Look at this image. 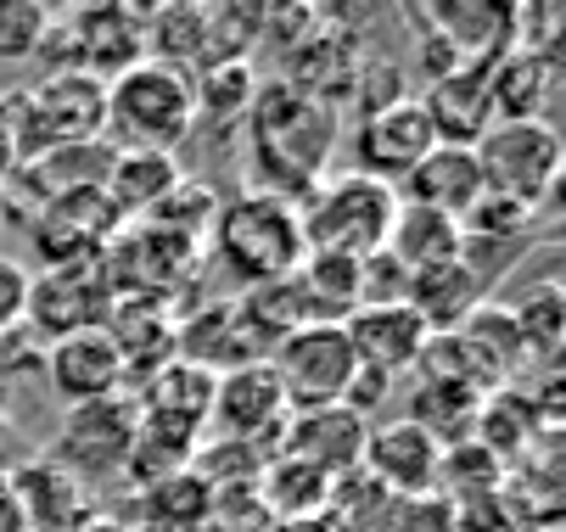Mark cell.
Listing matches in <instances>:
<instances>
[{
	"label": "cell",
	"instance_id": "1",
	"mask_svg": "<svg viewBox=\"0 0 566 532\" xmlns=\"http://www.w3.org/2000/svg\"><path fill=\"white\" fill-rule=\"evenodd\" d=\"M241 129H248L253 191H270L292 208L332 174L337 146H343V113L319 96L292 91L286 79L259 85L253 113Z\"/></svg>",
	"mask_w": 566,
	"mask_h": 532
},
{
	"label": "cell",
	"instance_id": "7",
	"mask_svg": "<svg viewBox=\"0 0 566 532\" xmlns=\"http://www.w3.org/2000/svg\"><path fill=\"white\" fill-rule=\"evenodd\" d=\"M264 364L275 370L292 415L343 404L348 387H354V375H359V353H354L343 326H297V331H286L270 348Z\"/></svg>",
	"mask_w": 566,
	"mask_h": 532
},
{
	"label": "cell",
	"instance_id": "2",
	"mask_svg": "<svg viewBox=\"0 0 566 532\" xmlns=\"http://www.w3.org/2000/svg\"><path fill=\"white\" fill-rule=\"evenodd\" d=\"M208 247H213L219 269H224L241 291L292 280L297 264L308 258L297 208L281 202V196H270V191H235L230 202H219L213 231H208Z\"/></svg>",
	"mask_w": 566,
	"mask_h": 532
},
{
	"label": "cell",
	"instance_id": "29",
	"mask_svg": "<svg viewBox=\"0 0 566 532\" xmlns=\"http://www.w3.org/2000/svg\"><path fill=\"white\" fill-rule=\"evenodd\" d=\"M253 96H259V73L253 62H213L191 79V102H197V124L208 129H241L253 113Z\"/></svg>",
	"mask_w": 566,
	"mask_h": 532
},
{
	"label": "cell",
	"instance_id": "19",
	"mask_svg": "<svg viewBox=\"0 0 566 532\" xmlns=\"http://www.w3.org/2000/svg\"><path fill=\"white\" fill-rule=\"evenodd\" d=\"M438 146H476L494 124V107H489V73L482 67H449L438 79H427V91L416 96Z\"/></svg>",
	"mask_w": 566,
	"mask_h": 532
},
{
	"label": "cell",
	"instance_id": "18",
	"mask_svg": "<svg viewBox=\"0 0 566 532\" xmlns=\"http://www.w3.org/2000/svg\"><path fill=\"white\" fill-rule=\"evenodd\" d=\"M343 331H348V342H354V353H359V364L365 370H376V375H403V370H416L421 364V353H427V326L403 309V302H381V309H354L348 320H343Z\"/></svg>",
	"mask_w": 566,
	"mask_h": 532
},
{
	"label": "cell",
	"instance_id": "8",
	"mask_svg": "<svg viewBox=\"0 0 566 532\" xmlns=\"http://www.w3.org/2000/svg\"><path fill=\"white\" fill-rule=\"evenodd\" d=\"M135 398L118 393V398H102V404H78L67 409L62 432L51 437L45 460L56 471H67L78 488H96V482H118L129 471V448H135Z\"/></svg>",
	"mask_w": 566,
	"mask_h": 532
},
{
	"label": "cell",
	"instance_id": "4",
	"mask_svg": "<svg viewBox=\"0 0 566 532\" xmlns=\"http://www.w3.org/2000/svg\"><path fill=\"white\" fill-rule=\"evenodd\" d=\"M303 242L308 253H337V258H370L387 247V231L398 219V191L365 174H326L303 202Z\"/></svg>",
	"mask_w": 566,
	"mask_h": 532
},
{
	"label": "cell",
	"instance_id": "23",
	"mask_svg": "<svg viewBox=\"0 0 566 532\" xmlns=\"http://www.w3.org/2000/svg\"><path fill=\"white\" fill-rule=\"evenodd\" d=\"M454 348L465 359V375H471L476 393L505 387L511 375L527 364V348H522V337L511 326V309H500V302H482V309L454 331Z\"/></svg>",
	"mask_w": 566,
	"mask_h": 532
},
{
	"label": "cell",
	"instance_id": "34",
	"mask_svg": "<svg viewBox=\"0 0 566 532\" xmlns=\"http://www.w3.org/2000/svg\"><path fill=\"white\" fill-rule=\"evenodd\" d=\"M0 532H29L23 504H18V493H12V482H7V477H0Z\"/></svg>",
	"mask_w": 566,
	"mask_h": 532
},
{
	"label": "cell",
	"instance_id": "26",
	"mask_svg": "<svg viewBox=\"0 0 566 532\" xmlns=\"http://www.w3.org/2000/svg\"><path fill=\"white\" fill-rule=\"evenodd\" d=\"M135 521H140V532H208L213 526V488L197 471L135 488Z\"/></svg>",
	"mask_w": 566,
	"mask_h": 532
},
{
	"label": "cell",
	"instance_id": "9",
	"mask_svg": "<svg viewBox=\"0 0 566 532\" xmlns=\"http://www.w3.org/2000/svg\"><path fill=\"white\" fill-rule=\"evenodd\" d=\"M286 421H292V404H286V393H281L270 364H241V370H224L219 382H213L208 437L248 443L259 454H275L281 437H286Z\"/></svg>",
	"mask_w": 566,
	"mask_h": 532
},
{
	"label": "cell",
	"instance_id": "6",
	"mask_svg": "<svg viewBox=\"0 0 566 532\" xmlns=\"http://www.w3.org/2000/svg\"><path fill=\"white\" fill-rule=\"evenodd\" d=\"M476 169H482V191L516 202L522 213H538L555 196L560 180V135L549 118L533 124H489L476 146Z\"/></svg>",
	"mask_w": 566,
	"mask_h": 532
},
{
	"label": "cell",
	"instance_id": "32",
	"mask_svg": "<svg viewBox=\"0 0 566 532\" xmlns=\"http://www.w3.org/2000/svg\"><path fill=\"white\" fill-rule=\"evenodd\" d=\"M29 280H34V269H23L18 258H0V337L23 326V315H29Z\"/></svg>",
	"mask_w": 566,
	"mask_h": 532
},
{
	"label": "cell",
	"instance_id": "17",
	"mask_svg": "<svg viewBox=\"0 0 566 532\" xmlns=\"http://www.w3.org/2000/svg\"><path fill=\"white\" fill-rule=\"evenodd\" d=\"M398 202L410 208H427V213H443V219H465L476 202H482V169H476V151L471 146H432L427 158L403 174L398 185Z\"/></svg>",
	"mask_w": 566,
	"mask_h": 532
},
{
	"label": "cell",
	"instance_id": "22",
	"mask_svg": "<svg viewBox=\"0 0 566 532\" xmlns=\"http://www.w3.org/2000/svg\"><path fill=\"white\" fill-rule=\"evenodd\" d=\"M7 482H12V493H18V504H23L29 532H85V526L96 521L91 493L78 488L67 471H56L45 454H40V460H29L23 471H12Z\"/></svg>",
	"mask_w": 566,
	"mask_h": 532
},
{
	"label": "cell",
	"instance_id": "10",
	"mask_svg": "<svg viewBox=\"0 0 566 532\" xmlns=\"http://www.w3.org/2000/svg\"><path fill=\"white\" fill-rule=\"evenodd\" d=\"M113 320V286L102 275V264H67V269H45L29 280V315L23 331L51 348L73 331H102Z\"/></svg>",
	"mask_w": 566,
	"mask_h": 532
},
{
	"label": "cell",
	"instance_id": "20",
	"mask_svg": "<svg viewBox=\"0 0 566 532\" xmlns=\"http://www.w3.org/2000/svg\"><path fill=\"white\" fill-rule=\"evenodd\" d=\"M489 73V107H494V124H533V118H549V102H555V85H560V62L555 51H505L500 62L482 67Z\"/></svg>",
	"mask_w": 566,
	"mask_h": 532
},
{
	"label": "cell",
	"instance_id": "5",
	"mask_svg": "<svg viewBox=\"0 0 566 532\" xmlns=\"http://www.w3.org/2000/svg\"><path fill=\"white\" fill-rule=\"evenodd\" d=\"M7 124H12L18 163L45 158V151H56V146L102 140V129H107V85L91 79V73H45L34 91L7 102Z\"/></svg>",
	"mask_w": 566,
	"mask_h": 532
},
{
	"label": "cell",
	"instance_id": "21",
	"mask_svg": "<svg viewBox=\"0 0 566 532\" xmlns=\"http://www.w3.org/2000/svg\"><path fill=\"white\" fill-rule=\"evenodd\" d=\"M482 302H489V286L476 280V269L465 258L454 264H432V269H416L410 286H403V309H410L427 337H454Z\"/></svg>",
	"mask_w": 566,
	"mask_h": 532
},
{
	"label": "cell",
	"instance_id": "27",
	"mask_svg": "<svg viewBox=\"0 0 566 532\" xmlns=\"http://www.w3.org/2000/svg\"><path fill=\"white\" fill-rule=\"evenodd\" d=\"M107 169H113V146L107 140H85V146H56V151H45V158H29L12 174L34 180V191L45 202H56V196H78V191H102Z\"/></svg>",
	"mask_w": 566,
	"mask_h": 532
},
{
	"label": "cell",
	"instance_id": "28",
	"mask_svg": "<svg viewBox=\"0 0 566 532\" xmlns=\"http://www.w3.org/2000/svg\"><path fill=\"white\" fill-rule=\"evenodd\" d=\"M460 247H465V236H460L454 219L398 202V219H392V231H387V253L410 269V275H416V269H432V264H454Z\"/></svg>",
	"mask_w": 566,
	"mask_h": 532
},
{
	"label": "cell",
	"instance_id": "12",
	"mask_svg": "<svg viewBox=\"0 0 566 532\" xmlns=\"http://www.w3.org/2000/svg\"><path fill=\"white\" fill-rule=\"evenodd\" d=\"M56 34L73 45L67 67L73 73H91V79H118L135 62H146V12L129 7H91V12H67L51 18Z\"/></svg>",
	"mask_w": 566,
	"mask_h": 532
},
{
	"label": "cell",
	"instance_id": "13",
	"mask_svg": "<svg viewBox=\"0 0 566 532\" xmlns=\"http://www.w3.org/2000/svg\"><path fill=\"white\" fill-rule=\"evenodd\" d=\"M45 382L56 393V404L78 409V404H102V398H118L129 393V375H124V353L118 342L102 331H73L62 342L45 348Z\"/></svg>",
	"mask_w": 566,
	"mask_h": 532
},
{
	"label": "cell",
	"instance_id": "16",
	"mask_svg": "<svg viewBox=\"0 0 566 532\" xmlns=\"http://www.w3.org/2000/svg\"><path fill=\"white\" fill-rule=\"evenodd\" d=\"M365 437H370V421H359L348 404H332V409H303L286 421V437L275 454H292V460L326 471L332 482L354 477L359 460H365Z\"/></svg>",
	"mask_w": 566,
	"mask_h": 532
},
{
	"label": "cell",
	"instance_id": "15",
	"mask_svg": "<svg viewBox=\"0 0 566 532\" xmlns=\"http://www.w3.org/2000/svg\"><path fill=\"white\" fill-rule=\"evenodd\" d=\"M421 34L443 40L460 67H489L505 51H516V7L494 0H432L427 12H410Z\"/></svg>",
	"mask_w": 566,
	"mask_h": 532
},
{
	"label": "cell",
	"instance_id": "24",
	"mask_svg": "<svg viewBox=\"0 0 566 532\" xmlns=\"http://www.w3.org/2000/svg\"><path fill=\"white\" fill-rule=\"evenodd\" d=\"M180 180H186L180 163L164 158V151H113V169L102 180V196H107L118 224H140Z\"/></svg>",
	"mask_w": 566,
	"mask_h": 532
},
{
	"label": "cell",
	"instance_id": "31",
	"mask_svg": "<svg viewBox=\"0 0 566 532\" xmlns=\"http://www.w3.org/2000/svg\"><path fill=\"white\" fill-rule=\"evenodd\" d=\"M45 29H51V12H40V7H0V62L34 56Z\"/></svg>",
	"mask_w": 566,
	"mask_h": 532
},
{
	"label": "cell",
	"instance_id": "30",
	"mask_svg": "<svg viewBox=\"0 0 566 532\" xmlns=\"http://www.w3.org/2000/svg\"><path fill=\"white\" fill-rule=\"evenodd\" d=\"M511 326H516L527 359H533V353L549 359V353L560 348V286H555V280L533 286V291L516 302V309H511Z\"/></svg>",
	"mask_w": 566,
	"mask_h": 532
},
{
	"label": "cell",
	"instance_id": "35",
	"mask_svg": "<svg viewBox=\"0 0 566 532\" xmlns=\"http://www.w3.org/2000/svg\"><path fill=\"white\" fill-rule=\"evenodd\" d=\"M18 169V146H12V124H7V107H0V174Z\"/></svg>",
	"mask_w": 566,
	"mask_h": 532
},
{
	"label": "cell",
	"instance_id": "11",
	"mask_svg": "<svg viewBox=\"0 0 566 532\" xmlns=\"http://www.w3.org/2000/svg\"><path fill=\"white\" fill-rule=\"evenodd\" d=\"M432 146H438V135H432V124H427V113H421L416 96L376 102V107L354 124V135H348L354 174L381 180V185H392V191L403 185V174H410Z\"/></svg>",
	"mask_w": 566,
	"mask_h": 532
},
{
	"label": "cell",
	"instance_id": "3",
	"mask_svg": "<svg viewBox=\"0 0 566 532\" xmlns=\"http://www.w3.org/2000/svg\"><path fill=\"white\" fill-rule=\"evenodd\" d=\"M197 129V102H191V79L164 62H135L129 73L107 79V129L102 140L113 151H175L191 140Z\"/></svg>",
	"mask_w": 566,
	"mask_h": 532
},
{
	"label": "cell",
	"instance_id": "33",
	"mask_svg": "<svg viewBox=\"0 0 566 532\" xmlns=\"http://www.w3.org/2000/svg\"><path fill=\"white\" fill-rule=\"evenodd\" d=\"M270 532H348L337 510H319V515H303V521H275Z\"/></svg>",
	"mask_w": 566,
	"mask_h": 532
},
{
	"label": "cell",
	"instance_id": "25",
	"mask_svg": "<svg viewBox=\"0 0 566 532\" xmlns=\"http://www.w3.org/2000/svg\"><path fill=\"white\" fill-rule=\"evenodd\" d=\"M253 499L270 515V526L275 521H303V515L332 510V477L303 466V460H292V454H270L259 482H253Z\"/></svg>",
	"mask_w": 566,
	"mask_h": 532
},
{
	"label": "cell",
	"instance_id": "14",
	"mask_svg": "<svg viewBox=\"0 0 566 532\" xmlns=\"http://www.w3.org/2000/svg\"><path fill=\"white\" fill-rule=\"evenodd\" d=\"M438 466H443V443L432 432H421L416 421L370 426L365 460H359V471L392 499H432L438 493Z\"/></svg>",
	"mask_w": 566,
	"mask_h": 532
}]
</instances>
